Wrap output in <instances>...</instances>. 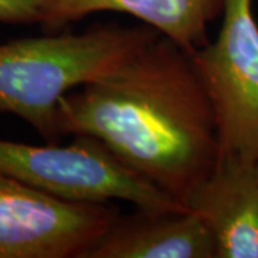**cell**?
I'll list each match as a JSON object with an SVG mask.
<instances>
[{"mask_svg": "<svg viewBox=\"0 0 258 258\" xmlns=\"http://www.w3.org/2000/svg\"><path fill=\"white\" fill-rule=\"evenodd\" d=\"M118 215L111 203L66 201L0 172V258H85Z\"/></svg>", "mask_w": 258, "mask_h": 258, "instance_id": "obj_5", "label": "cell"}, {"mask_svg": "<svg viewBox=\"0 0 258 258\" xmlns=\"http://www.w3.org/2000/svg\"><path fill=\"white\" fill-rule=\"evenodd\" d=\"M74 138L69 145H30L0 138V172L66 201L120 200L137 208H186L125 165L98 138Z\"/></svg>", "mask_w": 258, "mask_h": 258, "instance_id": "obj_3", "label": "cell"}, {"mask_svg": "<svg viewBox=\"0 0 258 258\" xmlns=\"http://www.w3.org/2000/svg\"><path fill=\"white\" fill-rule=\"evenodd\" d=\"M40 26L59 32L93 13L131 15L186 52L210 42L208 29L222 18L225 0H43Z\"/></svg>", "mask_w": 258, "mask_h": 258, "instance_id": "obj_8", "label": "cell"}, {"mask_svg": "<svg viewBox=\"0 0 258 258\" xmlns=\"http://www.w3.org/2000/svg\"><path fill=\"white\" fill-rule=\"evenodd\" d=\"M185 205L211 231L215 258H258V164L220 158Z\"/></svg>", "mask_w": 258, "mask_h": 258, "instance_id": "obj_6", "label": "cell"}, {"mask_svg": "<svg viewBox=\"0 0 258 258\" xmlns=\"http://www.w3.org/2000/svg\"><path fill=\"white\" fill-rule=\"evenodd\" d=\"M85 258H215V241L188 208H137L119 214Z\"/></svg>", "mask_w": 258, "mask_h": 258, "instance_id": "obj_7", "label": "cell"}, {"mask_svg": "<svg viewBox=\"0 0 258 258\" xmlns=\"http://www.w3.org/2000/svg\"><path fill=\"white\" fill-rule=\"evenodd\" d=\"M59 126L63 137L102 141L182 205L221 155L214 105L192 57L162 35L112 74L63 96Z\"/></svg>", "mask_w": 258, "mask_h": 258, "instance_id": "obj_1", "label": "cell"}, {"mask_svg": "<svg viewBox=\"0 0 258 258\" xmlns=\"http://www.w3.org/2000/svg\"><path fill=\"white\" fill-rule=\"evenodd\" d=\"M189 55L214 105L220 158L258 164V23L252 0H225L217 37Z\"/></svg>", "mask_w": 258, "mask_h": 258, "instance_id": "obj_4", "label": "cell"}, {"mask_svg": "<svg viewBox=\"0 0 258 258\" xmlns=\"http://www.w3.org/2000/svg\"><path fill=\"white\" fill-rule=\"evenodd\" d=\"M43 0H0V23L40 25Z\"/></svg>", "mask_w": 258, "mask_h": 258, "instance_id": "obj_9", "label": "cell"}, {"mask_svg": "<svg viewBox=\"0 0 258 258\" xmlns=\"http://www.w3.org/2000/svg\"><path fill=\"white\" fill-rule=\"evenodd\" d=\"M158 35L144 23L109 25L0 43V112L28 122L46 144H60L62 98L112 74Z\"/></svg>", "mask_w": 258, "mask_h": 258, "instance_id": "obj_2", "label": "cell"}]
</instances>
